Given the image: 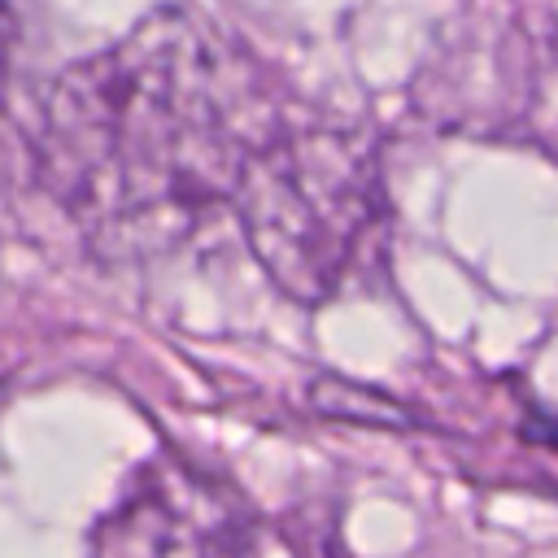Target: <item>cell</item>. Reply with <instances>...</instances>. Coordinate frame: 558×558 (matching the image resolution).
Here are the masks:
<instances>
[{
	"label": "cell",
	"mask_w": 558,
	"mask_h": 558,
	"mask_svg": "<svg viewBox=\"0 0 558 558\" xmlns=\"http://www.w3.org/2000/svg\"><path fill=\"white\" fill-rule=\"evenodd\" d=\"M275 131L253 57L192 9H157L74 61L35 118V174L109 253L179 244Z\"/></svg>",
	"instance_id": "6da1fadb"
},
{
	"label": "cell",
	"mask_w": 558,
	"mask_h": 558,
	"mask_svg": "<svg viewBox=\"0 0 558 558\" xmlns=\"http://www.w3.org/2000/svg\"><path fill=\"white\" fill-rule=\"evenodd\" d=\"M231 205L262 270L292 301L323 305L388 209L375 140L349 126H275L244 161Z\"/></svg>",
	"instance_id": "7a4b0ae2"
},
{
	"label": "cell",
	"mask_w": 558,
	"mask_h": 558,
	"mask_svg": "<svg viewBox=\"0 0 558 558\" xmlns=\"http://www.w3.org/2000/svg\"><path fill=\"white\" fill-rule=\"evenodd\" d=\"M96 558H209L166 493L144 488L96 527Z\"/></svg>",
	"instance_id": "3957f363"
},
{
	"label": "cell",
	"mask_w": 558,
	"mask_h": 558,
	"mask_svg": "<svg viewBox=\"0 0 558 558\" xmlns=\"http://www.w3.org/2000/svg\"><path fill=\"white\" fill-rule=\"evenodd\" d=\"M314 410L331 414V418H353V423H388V427H410V410L397 405L392 397H379L362 384H344V379H318L310 388Z\"/></svg>",
	"instance_id": "277c9868"
}]
</instances>
